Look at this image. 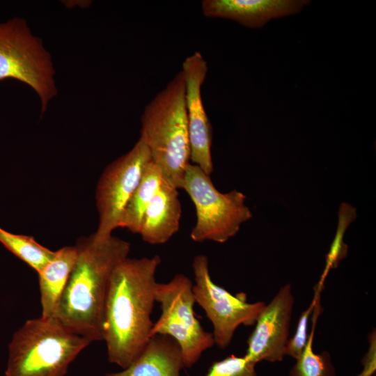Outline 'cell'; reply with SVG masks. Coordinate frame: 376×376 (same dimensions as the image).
<instances>
[{
	"label": "cell",
	"instance_id": "9a60e30c",
	"mask_svg": "<svg viewBox=\"0 0 376 376\" xmlns=\"http://www.w3.org/2000/svg\"><path fill=\"white\" fill-rule=\"evenodd\" d=\"M76 258L75 246L62 247L38 273L42 318L55 317Z\"/></svg>",
	"mask_w": 376,
	"mask_h": 376
},
{
	"label": "cell",
	"instance_id": "ac0fdd59",
	"mask_svg": "<svg viewBox=\"0 0 376 376\" xmlns=\"http://www.w3.org/2000/svg\"><path fill=\"white\" fill-rule=\"evenodd\" d=\"M0 242L37 273L54 258L56 253V251L39 244L31 236L14 234L1 227Z\"/></svg>",
	"mask_w": 376,
	"mask_h": 376
},
{
	"label": "cell",
	"instance_id": "4fadbf2b",
	"mask_svg": "<svg viewBox=\"0 0 376 376\" xmlns=\"http://www.w3.org/2000/svg\"><path fill=\"white\" fill-rule=\"evenodd\" d=\"M178 189L163 178L145 212L139 232L148 244H164L178 231L182 207Z\"/></svg>",
	"mask_w": 376,
	"mask_h": 376
},
{
	"label": "cell",
	"instance_id": "ba28073f",
	"mask_svg": "<svg viewBox=\"0 0 376 376\" xmlns=\"http://www.w3.org/2000/svg\"><path fill=\"white\" fill-rule=\"evenodd\" d=\"M208 265L205 255L194 256L192 269L195 283L192 292L196 303L212 324L214 344L225 349L230 344L239 326L255 324L265 303H249L245 294L234 295L218 285L211 279Z\"/></svg>",
	"mask_w": 376,
	"mask_h": 376
},
{
	"label": "cell",
	"instance_id": "e0dca14e",
	"mask_svg": "<svg viewBox=\"0 0 376 376\" xmlns=\"http://www.w3.org/2000/svg\"><path fill=\"white\" fill-rule=\"evenodd\" d=\"M320 300L313 313L312 329L306 344L300 356L295 359L288 376H337L330 353L326 350L316 353L313 350L314 333L318 317L323 310Z\"/></svg>",
	"mask_w": 376,
	"mask_h": 376
},
{
	"label": "cell",
	"instance_id": "8fae6325",
	"mask_svg": "<svg viewBox=\"0 0 376 376\" xmlns=\"http://www.w3.org/2000/svg\"><path fill=\"white\" fill-rule=\"evenodd\" d=\"M207 70L206 60L200 52H196L184 60L181 71L185 84L190 160L210 175L213 171L212 129L201 95Z\"/></svg>",
	"mask_w": 376,
	"mask_h": 376
},
{
	"label": "cell",
	"instance_id": "2e32d148",
	"mask_svg": "<svg viewBox=\"0 0 376 376\" xmlns=\"http://www.w3.org/2000/svg\"><path fill=\"white\" fill-rule=\"evenodd\" d=\"M159 168L152 161L145 167L141 179L122 214L119 227L139 234L145 212L163 180Z\"/></svg>",
	"mask_w": 376,
	"mask_h": 376
},
{
	"label": "cell",
	"instance_id": "3957f363",
	"mask_svg": "<svg viewBox=\"0 0 376 376\" xmlns=\"http://www.w3.org/2000/svg\"><path fill=\"white\" fill-rule=\"evenodd\" d=\"M140 137L163 178L180 189L190 160L185 84L179 71L145 107Z\"/></svg>",
	"mask_w": 376,
	"mask_h": 376
},
{
	"label": "cell",
	"instance_id": "8992f818",
	"mask_svg": "<svg viewBox=\"0 0 376 376\" xmlns=\"http://www.w3.org/2000/svg\"><path fill=\"white\" fill-rule=\"evenodd\" d=\"M180 189L187 192L195 206L196 222L190 233L194 242L224 243L252 217L243 193L235 189L219 191L210 175L194 164L187 165Z\"/></svg>",
	"mask_w": 376,
	"mask_h": 376
},
{
	"label": "cell",
	"instance_id": "7a4b0ae2",
	"mask_svg": "<svg viewBox=\"0 0 376 376\" xmlns=\"http://www.w3.org/2000/svg\"><path fill=\"white\" fill-rule=\"evenodd\" d=\"M77 258L61 296L55 318L73 333L102 340V322L110 276L128 257L130 242L111 235L97 240L93 234L80 237Z\"/></svg>",
	"mask_w": 376,
	"mask_h": 376
},
{
	"label": "cell",
	"instance_id": "7c38bea8",
	"mask_svg": "<svg viewBox=\"0 0 376 376\" xmlns=\"http://www.w3.org/2000/svg\"><path fill=\"white\" fill-rule=\"evenodd\" d=\"M308 0H203L204 16L235 21L252 29L261 28L273 19L299 13Z\"/></svg>",
	"mask_w": 376,
	"mask_h": 376
},
{
	"label": "cell",
	"instance_id": "6da1fadb",
	"mask_svg": "<svg viewBox=\"0 0 376 376\" xmlns=\"http://www.w3.org/2000/svg\"><path fill=\"white\" fill-rule=\"evenodd\" d=\"M158 255L126 258L113 269L105 298L102 340L108 361L126 368L150 338L151 313L155 302Z\"/></svg>",
	"mask_w": 376,
	"mask_h": 376
},
{
	"label": "cell",
	"instance_id": "d6986e66",
	"mask_svg": "<svg viewBox=\"0 0 376 376\" xmlns=\"http://www.w3.org/2000/svg\"><path fill=\"white\" fill-rule=\"evenodd\" d=\"M357 217V210L348 203L340 205L338 213V224L335 237L327 255L326 265L320 279L317 284L323 288L324 281L331 269L347 256V246L343 242V235L351 222Z\"/></svg>",
	"mask_w": 376,
	"mask_h": 376
},
{
	"label": "cell",
	"instance_id": "277c9868",
	"mask_svg": "<svg viewBox=\"0 0 376 376\" xmlns=\"http://www.w3.org/2000/svg\"><path fill=\"white\" fill-rule=\"evenodd\" d=\"M91 342L56 318L28 320L8 345L6 376H65L77 356Z\"/></svg>",
	"mask_w": 376,
	"mask_h": 376
},
{
	"label": "cell",
	"instance_id": "ffe728a7",
	"mask_svg": "<svg viewBox=\"0 0 376 376\" xmlns=\"http://www.w3.org/2000/svg\"><path fill=\"white\" fill-rule=\"evenodd\" d=\"M323 288L316 285L313 298L308 306L300 315L295 334L290 337L286 347V356L297 359L301 354L308 340V325L310 317L318 301L320 299V292Z\"/></svg>",
	"mask_w": 376,
	"mask_h": 376
},
{
	"label": "cell",
	"instance_id": "30bf717a",
	"mask_svg": "<svg viewBox=\"0 0 376 376\" xmlns=\"http://www.w3.org/2000/svg\"><path fill=\"white\" fill-rule=\"evenodd\" d=\"M295 297L290 283L279 288L260 313L247 340L244 357L257 364L281 362L286 356Z\"/></svg>",
	"mask_w": 376,
	"mask_h": 376
},
{
	"label": "cell",
	"instance_id": "52a82bcc",
	"mask_svg": "<svg viewBox=\"0 0 376 376\" xmlns=\"http://www.w3.org/2000/svg\"><path fill=\"white\" fill-rule=\"evenodd\" d=\"M192 287L191 279L182 274L167 283H157L155 301L162 313L150 331V337L162 334L174 339L181 350L184 366L188 368L214 345L212 333L205 331L195 315Z\"/></svg>",
	"mask_w": 376,
	"mask_h": 376
},
{
	"label": "cell",
	"instance_id": "9c48e42d",
	"mask_svg": "<svg viewBox=\"0 0 376 376\" xmlns=\"http://www.w3.org/2000/svg\"><path fill=\"white\" fill-rule=\"evenodd\" d=\"M151 161L150 151L139 139L133 148L110 163L100 175L95 190L99 222L97 240H104L119 227L122 214L139 185L146 165Z\"/></svg>",
	"mask_w": 376,
	"mask_h": 376
},
{
	"label": "cell",
	"instance_id": "5b68a950",
	"mask_svg": "<svg viewBox=\"0 0 376 376\" xmlns=\"http://www.w3.org/2000/svg\"><path fill=\"white\" fill-rule=\"evenodd\" d=\"M7 79L22 82L34 91L41 114L58 93L52 56L20 17L0 22V81Z\"/></svg>",
	"mask_w": 376,
	"mask_h": 376
},
{
	"label": "cell",
	"instance_id": "44dd1931",
	"mask_svg": "<svg viewBox=\"0 0 376 376\" xmlns=\"http://www.w3.org/2000/svg\"><path fill=\"white\" fill-rule=\"evenodd\" d=\"M256 365L244 356L232 354L213 362L205 376H258Z\"/></svg>",
	"mask_w": 376,
	"mask_h": 376
},
{
	"label": "cell",
	"instance_id": "7402d4cb",
	"mask_svg": "<svg viewBox=\"0 0 376 376\" xmlns=\"http://www.w3.org/2000/svg\"><path fill=\"white\" fill-rule=\"evenodd\" d=\"M376 338L375 329L370 334L369 347L362 359L363 369L357 376H375L376 371Z\"/></svg>",
	"mask_w": 376,
	"mask_h": 376
},
{
	"label": "cell",
	"instance_id": "5bb4252c",
	"mask_svg": "<svg viewBox=\"0 0 376 376\" xmlns=\"http://www.w3.org/2000/svg\"><path fill=\"white\" fill-rule=\"evenodd\" d=\"M181 350L169 336L150 338L138 357L126 368L105 376H180L184 368Z\"/></svg>",
	"mask_w": 376,
	"mask_h": 376
}]
</instances>
